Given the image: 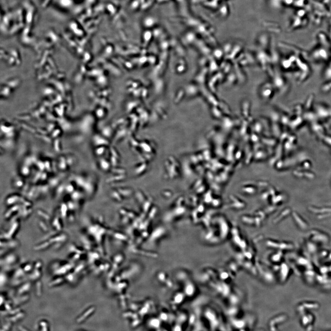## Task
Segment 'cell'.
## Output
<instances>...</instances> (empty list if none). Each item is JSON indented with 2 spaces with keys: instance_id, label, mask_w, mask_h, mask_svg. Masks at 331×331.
I'll use <instances>...</instances> for the list:
<instances>
[{
  "instance_id": "1",
  "label": "cell",
  "mask_w": 331,
  "mask_h": 331,
  "mask_svg": "<svg viewBox=\"0 0 331 331\" xmlns=\"http://www.w3.org/2000/svg\"><path fill=\"white\" fill-rule=\"evenodd\" d=\"M92 311L93 310H92V309L90 310L89 311H88L87 312L85 313L83 315H82V316H81L80 318H79V319L77 320V322H82V321H83V320H84V319H85V318H86V317H87V316H88V315H89L92 312Z\"/></svg>"
},
{
  "instance_id": "2",
  "label": "cell",
  "mask_w": 331,
  "mask_h": 331,
  "mask_svg": "<svg viewBox=\"0 0 331 331\" xmlns=\"http://www.w3.org/2000/svg\"><path fill=\"white\" fill-rule=\"evenodd\" d=\"M20 329L21 331H26V330H25V329H24V328H22V327H20Z\"/></svg>"
}]
</instances>
